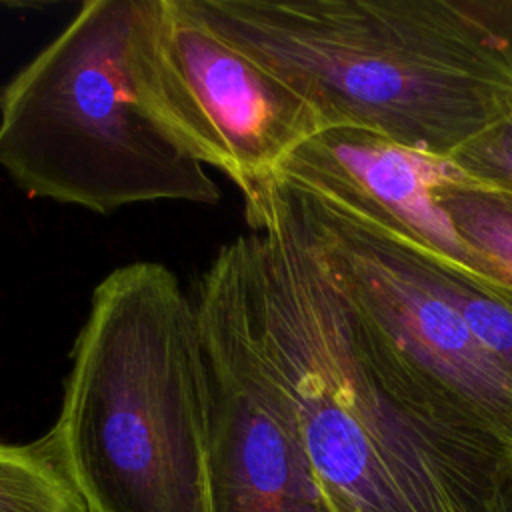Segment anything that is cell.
I'll return each mask as SVG.
<instances>
[{
    "label": "cell",
    "instance_id": "ba28073f",
    "mask_svg": "<svg viewBox=\"0 0 512 512\" xmlns=\"http://www.w3.org/2000/svg\"><path fill=\"white\" fill-rule=\"evenodd\" d=\"M456 168L448 158L400 146L360 128H322L298 144L276 176L392 230L422 250L490 282L436 206L434 188Z\"/></svg>",
    "mask_w": 512,
    "mask_h": 512
},
{
    "label": "cell",
    "instance_id": "6da1fadb",
    "mask_svg": "<svg viewBox=\"0 0 512 512\" xmlns=\"http://www.w3.org/2000/svg\"><path fill=\"white\" fill-rule=\"evenodd\" d=\"M228 242L248 332L330 512H494L512 456L474 430L260 196Z\"/></svg>",
    "mask_w": 512,
    "mask_h": 512
},
{
    "label": "cell",
    "instance_id": "3957f363",
    "mask_svg": "<svg viewBox=\"0 0 512 512\" xmlns=\"http://www.w3.org/2000/svg\"><path fill=\"white\" fill-rule=\"evenodd\" d=\"M208 400L194 298L138 260L96 284L46 436L88 512H210Z\"/></svg>",
    "mask_w": 512,
    "mask_h": 512
},
{
    "label": "cell",
    "instance_id": "52a82bcc",
    "mask_svg": "<svg viewBox=\"0 0 512 512\" xmlns=\"http://www.w3.org/2000/svg\"><path fill=\"white\" fill-rule=\"evenodd\" d=\"M208 362V510L330 512L296 408L258 352L228 246L192 296Z\"/></svg>",
    "mask_w": 512,
    "mask_h": 512
},
{
    "label": "cell",
    "instance_id": "30bf717a",
    "mask_svg": "<svg viewBox=\"0 0 512 512\" xmlns=\"http://www.w3.org/2000/svg\"><path fill=\"white\" fill-rule=\"evenodd\" d=\"M398 238L426 284L462 316L490 352L512 368V288L492 284L448 258Z\"/></svg>",
    "mask_w": 512,
    "mask_h": 512
},
{
    "label": "cell",
    "instance_id": "7a4b0ae2",
    "mask_svg": "<svg viewBox=\"0 0 512 512\" xmlns=\"http://www.w3.org/2000/svg\"><path fill=\"white\" fill-rule=\"evenodd\" d=\"M322 128L448 158L512 112V0H186Z\"/></svg>",
    "mask_w": 512,
    "mask_h": 512
},
{
    "label": "cell",
    "instance_id": "7c38bea8",
    "mask_svg": "<svg viewBox=\"0 0 512 512\" xmlns=\"http://www.w3.org/2000/svg\"><path fill=\"white\" fill-rule=\"evenodd\" d=\"M466 178L512 196V112L448 156Z\"/></svg>",
    "mask_w": 512,
    "mask_h": 512
},
{
    "label": "cell",
    "instance_id": "5b68a950",
    "mask_svg": "<svg viewBox=\"0 0 512 512\" xmlns=\"http://www.w3.org/2000/svg\"><path fill=\"white\" fill-rule=\"evenodd\" d=\"M128 70L144 112L186 156L228 176L244 206L322 130L294 90L210 30L186 0H140Z\"/></svg>",
    "mask_w": 512,
    "mask_h": 512
},
{
    "label": "cell",
    "instance_id": "9c48e42d",
    "mask_svg": "<svg viewBox=\"0 0 512 512\" xmlns=\"http://www.w3.org/2000/svg\"><path fill=\"white\" fill-rule=\"evenodd\" d=\"M432 198L466 248L482 262L490 282L512 288V196L456 170L434 188Z\"/></svg>",
    "mask_w": 512,
    "mask_h": 512
},
{
    "label": "cell",
    "instance_id": "8fae6325",
    "mask_svg": "<svg viewBox=\"0 0 512 512\" xmlns=\"http://www.w3.org/2000/svg\"><path fill=\"white\" fill-rule=\"evenodd\" d=\"M0 512H88L46 434L0 442Z\"/></svg>",
    "mask_w": 512,
    "mask_h": 512
},
{
    "label": "cell",
    "instance_id": "277c9868",
    "mask_svg": "<svg viewBox=\"0 0 512 512\" xmlns=\"http://www.w3.org/2000/svg\"><path fill=\"white\" fill-rule=\"evenodd\" d=\"M140 0H90L0 88V168L28 196L96 214L212 206L220 186L144 112L128 70Z\"/></svg>",
    "mask_w": 512,
    "mask_h": 512
},
{
    "label": "cell",
    "instance_id": "8992f818",
    "mask_svg": "<svg viewBox=\"0 0 512 512\" xmlns=\"http://www.w3.org/2000/svg\"><path fill=\"white\" fill-rule=\"evenodd\" d=\"M264 196L334 284L480 434L512 456V368L438 296L388 228L278 176Z\"/></svg>",
    "mask_w": 512,
    "mask_h": 512
},
{
    "label": "cell",
    "instance_id": "4fadbf2b",
    "mask_svg": "<svg viewBox=\"0 0 512 512\" xmlns=\"http://www.w3.org/2000/svg\"><path fill=\"white\" fill-rule=\"evenodd\" d=\"M494 512H512V470L500 488Z\"/></svg>",
    "mask_w": 512,
    "mask_h": 512
}]
</instances>
